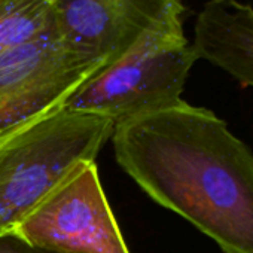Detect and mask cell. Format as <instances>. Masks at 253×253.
I'll use <instances>...</instances> for the list:
<instances>
[{"instance_id": "7", "label": "cell", "mask_w": 253, "mask_h": 253, "mask_svg": "<svg viewBox=\"0 0 253 253\" xmlns=\"http://www.w3.org/2000/svg\"><path fill=\"white\" fill-rule=\"evenodd\" d=\"M197 58L222 69L253 88V8L240 0H209L197 15Z\"/></svg>"}, {"instance_id": "9", "label": "cell", "mask_w": 253, "mask_h": 253, "mask_svg": "<svg viewBox=\"0 0 253 253\" xmlns=\"http://www.w3.org/2000/svg\"><path fill=\"white\" fill-rule=\"evenodd\" d=\"M0 253H52V252L32 247L12 235H5L0 237Z\"/></svg>"}, {"instance_id": "3", "label": "cell", "mask_w": 253, "mask_h": 253, "mask_svg": "<svg viewBox=\"0 0 253 253\" xmlns=\"http://www.w3.org/2000/svg\"><path fill=\"white\" fill-rule=\"evenodd\" d=\"M197 60L182 17L169 18L145 30L128 49L82 84L63 109L107 116L118 124L170 106L182 100Z\"/></svg>"}, {"instance_id": "6", "label": "cell", "mask_w": 253, "mask_h": 253, "mask_svg": "<svg viewBox=\"0 0 253 253\" xmlns=\"http://www.w3.org/2000/svg\"><path fill=\"white\" fill-rule=\"evenodd\" d=\"M57 36L72 51L106 66L149 27L182 17L180 0H55Z\"/></svg>"}, {"instance_id": "8", "label": "cell", "mask_w": 253, "mask_h": 253, "mask_svg": "<svg viewBox=\"0 0 253 253\" xmlns=\"http://www.w3.org/2000/svg\"><path fill=\"white\" fill-rule=\"evenodd\" d=\"M57 35L55 0H0V57Z\"/></svg>"}, {"instance_id": "2", "label": "cell", "mask_w": 253, "mask_h": 253, "mask_svg": "<svg viewBox=\"0 0 253 253\" xmlns=\"http://www.w3.org/2000/svg\"><path fill=\"white\" fill-rule=\"evenodd\" d=\"M115 122L60 109L0 142V237L9 235L81 163L95 161Z\"/></svg>"}, {"instance_id": "4", "label": "cell", "mask_w": 253, "mask_h": 253, "mask_svg": "<svg viewBox=\"0 0 253 253\" xmlns=\"http://www.w3.org/2000/svg\"><path fill=\"white\" fill-rule=\"evenodd\" d=\"M9 235L52 253H130L95 161L81 163Z\"/></svg>"}, {"instance_id": "1", "label": "cell", "mask_w": 253, "mask_h": 253, "mask_svg": "<svg viewBox=\"0 0 253 253\" xmlns=\"http://www.w3.org/2000/svg\"><path fill=\"white\" fill-rule=\"evenodd\" d=\"M112 140L121 169L155 203L223 253H253V152L223 119L179 100L115 124Z\"/></svg>"}, {"instance_id": "5", "label": "cell", "mask_w": 253, "mask_h": 253, "mask_svg": "<svg viewBox=\"0 0 253 253\" xmlns=\"http://www.w3.org/2000/svg\"><path fill=\"white\" fill-rule=\"evenodd\" d=\"M106 64L67 48L57 35L0 57V142L64 107Z\"/></svg>"}]
</instances>
